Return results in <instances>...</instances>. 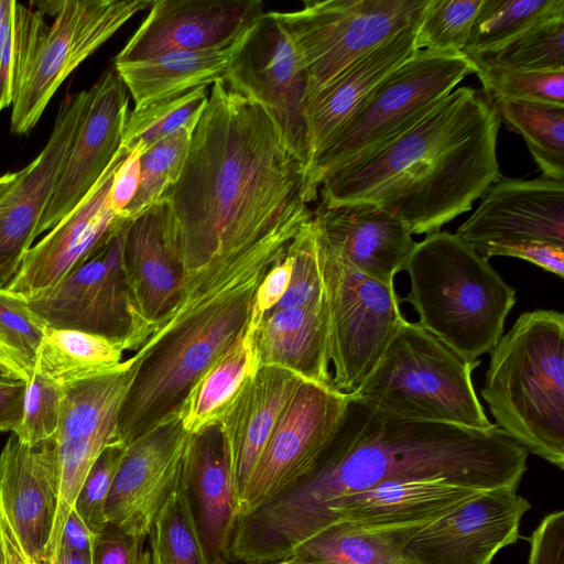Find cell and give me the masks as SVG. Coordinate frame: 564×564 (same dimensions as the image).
<instances>
[{
    "instance_id": "9f6ffc18",
    "label": "cell",
    "mask_w": 564,
    "mask_h": 564,
    "mask_svg": "<svg viewBox=\"0 0 564 564\" xmlns=\"http://www.w3.org/2000/svg\"><path fill=\"white\" fill-rule=\"evenodd\" d=\"M48 564H93L91 554L59 550L53 562Z\"/></svg>"
},
{
    "instance_id": "2e32d148",
    "label": "cell",
    "mask_w": 564,
    "mask_h": 564,
    "mask_svg": "<svg viewBox=\"0 0 564 564\" xmlns=\"http://www.w3.org/2000/svg\"><path fill=\"white\" fill-rule=\"evenodd\" d=\"M531 503L518 487L481 491L408 541L412 564H491L495 555L520 539V525Z\"/></svg>"
},
{
    "instance_id": "d6a6232c",
    "label": "cell",
    "mask_w": 564,
    "mask_h": 564,
    "mask_svg": "<svg viewBox=\"0 0 564 564\" xmlns=\"http://www.w3.org/2000/svg\"><path fill=\"white\" fill-rule=\"evenodd\" d=\"M259 365L252 333L246 334L217 359L186 397L178 416L188 434L216 424L236 400Z\"/></svg>"
},
{
    "instance_id": "f907efd6",
    "label": "cell",
    "mask_w": 564,
    "mask_h": 564,
    "mask_svg": "<svg viewBox=\"0 0 564 564\" xmlns=\"http://www.w3.org/2000/svg\"><path fill=\"white\" fill-rule=\"evenodd\" d=\"M497 256L519 258L558 278L564 275V247L546 242H521L495 248L488 252L487 259Z\"/></svg>"
},
{
    "instance_id": "30bf717a",
    "label": "cell",
    "mask_w": 564,
    "mask_h": 564,
    "mask_svg": "<svg viewBox=\"0 0 564 564\" xmlns=\"http://www.w3.org/2000/svg\"><path fill=\"white\" fill-rule=\"evenodd\" d=\"M426 3L306 0L296 11H272L300 56L307 78L306 101L358 58L416 22Z\"/></svg>"
},
{
    "instance_id": "5bb4252c",
    "label": "cell",
    "mask_w": 564,
    "mask_h": 564,
    "mask_svg": "<svg viewBox=\"0 0 564 564\" xmlns=\"http://www.w3.org/2000/svg\"><path fill=\"white\" fill-rule=\"evenodd\" d=\"M223 80L269 113L306 166L307 78L292 40L272 11L264 12L241 33Z\"/></svg>"
},
{
    "instance_id": "f1b7e54d",
    "label": "cell",
    "mask_w": 564,
    "mask_h": 564,
    "mask_svg": "<svg viewBox=\"0 0 564 564\" xmlns=\"http://www.w3.org/2000/svg\"><path fill=\"white\" fill-rule=\"evenodd\" d=\"M419 21L358 58L306 101L307 164L373 89L416 51Z\"/></svg>"
},
{
    "instance_id": "60d3db41",
    "label": "cell",
    "mask_w": 564,
    "mask_h": 564,
    "mask_svg": "<svg viewBox=\"0 0 564 564\" xmlns=\"http://www.w3.org/2000/svg\"><path fill=\"white\" fill-rule=\"evenodd\" d=\"M197 123L188 124L162 139L140 160V183L135 196L123 216L133 218L156 202L178 180Z\"/></svg>"
},
{
    "instance_id": "5b68a950",
    "label": "cell",
    "mask_w": 564,
    "mask_h": 564,
    "mask_svg": "<svg viewBox=\"0 0 564 564\" xmlns=\"http://www.w3.org/2000/svg\"><path fill=\"white\" fill-rule=\"evenodd\" d=\"M495 425L528 453L564 468V315L521 314L490 350L480 390Z\"/></svg>"
},
{
    "instance_id": "d590c367",
    "label": "cell",
    "mask_w": 564,
    "mask_h": 564,
    "mask_svg": "<svg viewBox=\"0 0 564 564\" xmlns=\"http://www.w3.org/2000/svg\"><path fill=\"white\" fill-rule=\"evenodd\" d=\"M555 17H564V0H484L463 53L486 55Z\"/></svg>"
},
{
    "instance_id": "f5cc1de1",
    "label": "cell",
    "mask_w": 564,
    "mask_h": 564,
    "mask_svg": "<svg viewBox=\"0 0 564 564\" xmlns=\"http://www.w3.org/2000/svg\"><path fill=\"white\" fill-rule=\"evenodd\" d=\"M25 384V381L0 383V433H12L20 424Z\"/></svg>"
},
{
    "instance_id": "4316f807",
    "label": "cell",
    "mask_w": 564,
    "mask_h": 564,
    "mask_svg": "<svg viewBox=\"0 0 564 564\" xmlns=\"http://www.w3.org/2000/svg\"><path fill=\"white\" fill-rule=\"evenodd\" d=\"M479 492L443 479L389 481L336 501L321 530L339 521L369 528L427 524Z\"/></svg>"
},
{
    "instance_id": "ac0fdd59",
    "label": "cell",
    "mask_w": 564,
    "mask_h": 564,
    "mask_svg": "<svg viewBox=\"0 0 564 564\" xmlns=\"http://www.w3.org/2000/svg\"><path fill=\"white\" fill-rule=\"evenodd\" d=\"M189 434L175 414L126 445L107 502L108 524L147 539L182 480Z\"/></svg>"
},
{
    "instance_id": "8fae6325",
    "label": "cell",
    "mask_w": 564,
    "mask_h": 564,
    "mask_svg": "<svg viewBox=\"0 0 564 564\" xmlns=\"http://www.w3.org/2000/svg\"><path fill=\"white\" fill-rule=\"evenodd\" d=\"M153 0H64L43 10L55 14L41 33L14 96L11 132L29 133L66 77ZM42 6L41 3H39Z\"/></svg>"
},
{
    "instance_id": "d4e9b609",
    "label": "cell",
    "mask_w": 564,
    "mask_h": 564,
    "mask_svg": "<svg viewBox=\"0 0 564 564\" xmlns=\"http://www.w3.org/2000/svg\"><path fill=\"white\" fill-rule=\"evenodd\" d=\"M313 221L341 258L386 283L394 282L416 243L397 216L372 204H318Z\"/></svg>"
},
{
    "instance_id": "3957f363",
    "label": "cell",
    "mask_w": 564,
    "mask_h": 564,
    "mask_svg": "<svg viewBox=\"0 0 564 564\" xmlns=\"http://www.w3.org/2000/svg\"><path fill=\"white\" fill-rule=\"evenodd\" d=\"M500 124L497 106L481 89L455 88L368 161L325 178L319 204H372L412 235L438 231L501 176Z\"/></svg>"
},
{
    "instance_id": "bcb514c9",
    "label": "cell",
    "mask_w": 564,
    "mask_h": 564,
    "mask_svg": "<svg viewBox=\"0 0 564 564\" xmlns=\"http://www.w3.org/2000/svg\"><path fill=\"white\" fill-rule=\"evenodd\" d=\"M124 448L123 444L117 443L101 452L89 469L75 500L74 509L96 535L108 524L106 502Z\"/></svg>"
},
{
    "instance_id": "f6af8a7d",
    "label": "cell",
    "mask_w": 564,
    "mask_h": 564,
    "mask_svg": "<svg viewBox=\"0 0 564 564\" xmlns=\"http://www.w3.org/2000/svg\"><path fill=\"white\" fill-rule=\"evenodd\" d=\"M63 387L34 370L26 381L22 417L12 432L19 441L34 445L56 436Z\"/></svg>"
},
{
    "instance_id": "1f68e13d",
    "label": "cell",
    "mask_w": 564,
    "mask_h": 564,
    "mask_svg": "<svg viewBox=\"0 0 564 564\" xmlns=\"http://www.w3.org/2000/svg\"><path fill=\"white\" fill-rule=\"evenodd\" d=\"M424 525L369 528L339 521L314 533L273 563L412 564L404 547Z\"/></svg>"
},
{
    "instance_id": "ee69618b",
    "label": "cell",
    "mask_w": 564,
    "mask_h": 564,
    "mask_svg": "<svg viewBox=\"0 0 564 564\" xmlns=\"http://www.w3.org/2000/svg\"><path fill=\"white\" fill-rule=\"evenodd\" d=\"M494 101L532 100L564 106V70L477 72Z\"/></svg>"
},
{
    "instance_id": "9a60e30c",
    "label": "cell",
    "mask_w": 564,
    "mask_h": 564,
    "mask_svg": "<svg viewBox=\"0 0 564 564\" xmlns=\"http://www.w3.org/2000/svg\"><path fill=\"white\" fill-rule=\"evenodd\" d=\"M350 397L303 380L284 406L239 501V517L292 487L337 433Z\"/></svg>"
},
{
    "instance_id": "7402d4cb",
    "label": "cell",
    "mask_w": 564,
    "mask_h": 564,
    "mask_svg": "<svg viewBox=\"0 0 564 564\" xmlns=\"http://www.w3.org/2000/svg\"><path fill=\"white\" fill-rule=\"evenodd\" d=\"M128 102V90L115 68L104 72L89 89L86 115L39 224L37 236L63 220L107 170L121 147Z\"/></svg>"
},
{
    "instance_id": "681fc988",
    "label": "cell",
    "mask_w": 564,
    "mask_h": 564,
    "mask_svg": "<svg viewBox=\"0 0 564 564\" xmlns=\"http://www.w3.org/2000/svg\"><path fill=\"white\" fill-rule=\"evenodd\" d=\"M293 270L292 256H285L275 262L264 274L257 288L249 328L254 329L264 315L271 311L285 294Z\"/></svg>"
},
{
    "instance_id": "6f0895ef",
    "label": "cell",
    "mask_w": 564,
    "mask_h": 564,
    "mask_svg": "<svg viewBox=\"0 0 564 564\" xmlns=\"http://www.w3.org/2000/svg\"><path fill=\"white\" fill-rule=\"evenodd\" d=\"M0 365L17 372L26 381L25 376L22 372V370L17 366V364L12 360V358L7 354V351L1 346H0Z\"/></svg>"
},
{
    "instance_id": "cb8c5ba5",
    "label": "cell",
    "mask_w": 564,
    "mask_h": 564,
    "mask_svg": "<svg viewBox=\"0 0 564 564\" xmlns=\"http://www.w3.org/2000/svg\"><path fill=\"white\" fill-rule=\"evenodd\" d=\"M183 485L212 564H226L239 517V494L219 423L189 434Z\"/></svg>"
},
{
    "instance_id": "7a4b0ae2",
    "label": "cell",
    "mask_w": 564,
    "mask_h": 564,
    "mask_svg": "<svg viewBox=\"0 0 564 564\" xmlns=\"http://www.w3.org/2000/svg\"><path fill=\"white\" fill-rule=\"evenodd\" d=\"M163 198L185 278L260 246L290 245L313 219L305 163L269 113L224 80L213 84Z\"/></svg>"
},
{
    "instance_id": "8d00e7d4",
    "label": "cell",
    "mask_w": 564,
    "mask_h": 564,
    "mask_svg": "<svg viewBox=\"0 0 564 564\" xmlns=\"http://www.w3.org/2000/svg\"><path fill=\"white\" fill-rule=\"evenodd\" d=\"M150 564H212L183 480L158 513L147 538Z\"/></svg>"
},
{
    "instance_id": "91938a15",
    "label": "cell",
    "mask_w": 564,
    "mask_h": 564,
    "mask_svg": "<svg viewBox=\"0 0 564 564\" xmlns=\"http://www.w3.org/2000/svg\"><path fill=\"white\" fill-rule=\"evenodd\" d=\"M19 176V172L7 173L0 176V198L8 192V189L14 184Z\"/></svg>"
},
{
    "instance_id": "db71d44e",
    "label": "cell",
    "mask_w": 564,
    "mask_h": 564,
    "mask_svg": "<svg viewBox=\"0 0 564 564\" xmlns=\"http://www.w3.org/2000/svg\"><path fill=\"white\" fill-rule=\"evenodd\" d=\"M95 536L96 534L88 529L76 510L73 509L64 524L58 551L91 554Z\"/></svg>"
},
{
    "instance_id": "f546056e",
    "label": "cell",
    "mask_w": 564,
    "mask_h": 564,
    "mask_svg": "<svg viewBox=\"0 0 564 564\" xmlns=\"http://www.w3.org/2000/svg\"><path fill=\"white\" fill-rule=\"evenodd\" d=\"M250 330L259 367L283 368L332 387L326 300L269 313Z\"/></svg>"
},
{
    "instance_id": "7c38bea8",
    "label": "cell",
    "mask_w": 564,
    "mask_h": 564,
    "mask_svg": "<svg viewBox=\"0 0 564 564\" xmlns=\"http://www.w3.org/2000/svg\"><path fill=\"white\" fill-rule=\"evenodd\" d=\"M129 221L52 292L28 301L47 327L99 335L135 351L154 333L139 310L123 264Z\"/></svg>"
},
{
    "instance_id": "d6986e66",
    "label": "cell",
    "mask_w": 564,
    "mask_h": 564,
    "mask_svg": "<svg viewBox=\"0 0 564 564\" xmlns=\"http://www.w3.org/2000/svg\"><path fill=\"white\" fill-rule=\"evenodd\" d=\"M89 89L66 95L46 145L0 198V288H7L37 237V227L82 126Z\"/></svg>"
},
{
    "instance_id": "f35d334b",
    "label": "cell",
    "mask_w": 564,
    "mask_h": 564,
    "mask_svg": "<svg viewBox=\"0 0 564 564\" xmlns=\"http://www.w3.org/2000/svg\"><path fill=\"white\" fill-rule=\"evenodd\" d=\"M45 26L41 10L9 0L0 26V110L12 106Z\"/></svg>"
},
{
    "instance_id": "83f0119b",
    "label": "cell",
    "mask_w": 564,
    "mask_h": 564,
    "mask_svg": "<svg viewBox=\"0 0 564 564\" xmlns=\"http://www.w3.org/2000/svg\"><path fill=\"white\" fill-rule=\"evenodd\" d=\"M304 379L274 366H261L218 422L226 437L239 501L279 417Z\"/></svg>"
},
{
    "instance_id": "277c9868",
    "label": "cell",
    "mask_w": 564,
    "mask_h": 564,
    "mask_svg": "<svg viewBox=\"0 0 564 564\" xmlns=\"http://www.w3.org/2000/svg\"><path fill=\"white\" fill-rule=\"evenodd\" d=\"M289 246H260L186 278L175 308L135 352L118 417L121 444L178 414L199 378L246 334L257 288Z\"/></svg>"
},
{
    "instance_id": "e0dca14e",
    "label": "cell",
    "mask_w": 564,
    "mask_h": 564,
    "mask_svg": "<svg viewBox=\"0 0 564 564\" xmlns=\"http://www.w3.org/2000/svg\"><path fill=\"white\" fill-rule=\"evenodd\" d=\"M127 154L120 147L85 198L28 250L9 291L26 301L47 295L131 219L116 214L109 199L113 174Z\"/></svg>"
},
{
    "instance_id": "6da1fadb",
    "label": "cell",
    "mask_w": 564,
    "mask_h": 564,
    "mask_svg": "<svg viewBox=\"0 0 564 564\" xmlns=\"http://www.w3.org/2000/svg\"><path fill=\"white\" fill-rule=\"evenodd\" d=\"M529 453L488 429L405 419L350 397L312 470L238 517L228 562L268 564L318 532L339 499L389 481L443 479L481 491L519 487Z\"/></svg>"
},
{
    "instance_id": "74e56055",
    "label": "cell",
    "mask_w": 564,
    "mask_h": 564,
    "mask_svg": "<svg viewBox=\"0 0 564 564\" xmlns=\"http://www.w3.org/2000/svg\"><path fill=\"white\" fill-rule=\"evenodd\" d=\"M471 59L477 72L564 70V17L547 19L500 48Z\"/></svg>"
},
{
    "instance_id": "11a10c76",
    "label": "cell",
    "mask_w": 564,
    "mask_h": 564,
    "mask_svg": "<svg viewBox=\"0 0 564 564\" xmlns=\"http://www.w3.org/2000/svg\"><path fill=\"white\" fill-rule=\"evenodd\" d=\"M0 564H34L21 547L0 505Z\"/></svg>"
},
{
    "instance_id": "9c48e42d",
    "label": "cell",
    "mask_w": 564,
    "mask_h": 564,
    "mask_svg": "<svg viewBox=\"0 0 564 564\" xmlns=\"http://www.w3.org/2000/svg\"><path fill=\"white\" fill-rule=\"evenodd\" d=\"M314 226L328 315L332 388L352 397L405 321L401 299L394 282L386 283L358 271Z\"/></svg>"
},
{
    "instance_id": "ffe728a7",
    "label": "cell",
    "mask_w": 564,
    "mask_h": 564,
    "mask_svg": "<svg viewBox=\"0 0 564 564\" xmlns=\"http://www.w3.org/2000/svg\"><path fill=\"white\" fill-rule=\"evenodd\" d=\"M481 197L456 235L485 259L495 248L521 242L564 247V181L500 176Z\"/></svg>"
},
{
    "instance_id": "44dd1931",
    "label": "cell",
    "mask_w": 564,
    "mask_h": 564,
    "mask_svg": "<svg viewBox=\"0 0 564 564\" xmlns=\"http://www.w3.org/2000/svg\"><path fill=\"white\" fill-rule=\"evenodd\" d=\"M263 13L261 0H154L115 64L230 44Z\"/></svg>"
},
{
    "instance_id": "7bdbcfd3",
    "label": "cell",
    "mask_w": 564,
    "mask_h": 564,
    "mask_svg": "<svg viewBox=\"0 0 564 564\" xmlns=\"http://www.w3.org/2000/svg\"><path fill=\"white\" fill-rule=\"evenodd\" d=\"M46 324L19 294L0 288V346L22 370L32 377Z\"/></svg>"
},
{
    "instance_id": "680465c9",
    "label": "cell",
    "mask_w": 564,
    "mask_h": 564,
    "mask_svg": "<svg viewBox=\"0 0 564 564\" xmlns=\"http://www.w3.org/2000/svg\"><path fill=\"white\" fill-rule=\"evenodd\" d=\"M25 381L20 375L0 365V383ZM26 382V381H25Z\"/></svg>"
},
{
    "instance_id": "484cf974",
    "label": "cell",
    "mask_w": 564,
    "mask_h": 564,
    "mask_svg": "<svg viewBox=\"0 0 564 564\" xmlns=\"http://www.w3.org/2000/svg\"><path fill=\"white\" fill-rule=\"evenodd\" d=\"M123 264L139 310L155 332L177 305L186 281L165 198L130 219Z\"/></svg>"
},
{
    "instance_id": "e575fe53",
    "label": "cell",
    "mask_w": 564,
    "mask_h": 564,
    "mask_svg": "<svg viewBox=\"0 0 564 564\" xmlns=\"http://www.w3.org/2000/svg\"><path fill=\"white\" fill-rule=\"evenodd\" d=\"M495 105L500 121L522 137L543 176L564 181V106L532 100Z\"/></svg>"
},
{
    "instance_id": "4fadbf2b",
    "label": "cell",
    "mask_w": 564,
    "mask_h": 564,
    "mask_svg": "<svg viewBox=\"0 0 564 564\" xmlns=\"http://www.w3.org/2000/svg\"><path fill=\"white\" fill-rule=\"evenodd\" d=\"M137 366L134 354L110 372L63 386L55 436L59 498L44 564L53 562L57 555L64 524L89 469L106 447L120 443L119 412Z\"/></svg>"
},
{
    "instance_id": "52a82bcc",
    "label": "cell",
    "mask_w": 564,
    "mask_h": 564,
    "mask_svg": "<svg viewBox=\"0 0 564 564\" xmlns=\"http://www.w3.org/2000/svg\"><path fill=\"white\" fill-rule=\"evenodd\" d=\"M477 70L463 52L415 51L310 160L306 176L313 202L325 178L368 161Z\"/></svg>"
},
{
    "instance_id": "ba28073f",
    "label": "cell",
    "mask_w": 564,
    "mask_h": 564,
    "mask_svg": "<svg viewBox=\"0 0 564 564\" xmlns=\"http://www.w3.org/2000/svg\"><path fill=\"white\" fill-rule=\"evenodd\" d=\"M468 362L424 329L404 321L376 368L356 392L383 411L416 421L488 429Z\"/></svg>"
},
{
    "instance_id": "4dcf8cb0",
    "label": "cell",
    "mask_w": 564,
    "mask_h": 564,
    "mask_svg": "<svg viewBox=\"0 0 564 564\" xmlns=\"http://www.w3.org/2000/svg\"><path fill=\"white\" fill-rule=\"evenodd\" d=\"M238 39L218 47L172 52L144 61L119 63L113 68L133 100V110H139L223 80Z\"/></svg>"
},
{
    "instance_id": "b9f144b4",
    "label": "cell",
    "mask_w": 564,
    "mask_h": 564,
    "mask_svg": "<svg viewBox=\"0 0 564 564\" xmlns=\"http://www.w3.org/2000/svg\"><path fill=\"white\" fill-rule=\"evenodd\" d=\"M484 0H427L417 23L416 51L463 52Z\"/></svg>"
},
{
    "instance_id": "603a6c76",
    "label": "cell",
    "mask_w": 564,
    "mask_h": 564,
    "mask_svg": "<svg viewBox=\"0 0 564 564\" xmlns=\"http://www.w3.org/2000/svg\"><path fill=\"white\" fill-rule=\"evenodd\" d=\"M55 437L28 445L11 433L0 453V505L21 547L44 564L59 498Z\"/></svg>"
},
{
    "instance_id": "ab89813d",
    "label": "cell",
    "mask_w": 564,
    "mask_h": 564,
    "mask_svg": "<svg viewBox=\"0 0 564 564\" xmlns=\"http://www.w3.org/2000/svg\"><path fill=\"white\" fill-rule=\"evenodd\" d=\"M208 96L207 86H200L181 96L129 111L121 147L128 152L139 148L145 153L162 139L197 123L207 106Z\"/></svg>"
},
{
    "instance_id": "c3c4849f",
    "label": "cell",
    "mask_w": 564,
    "mask_h": 564,
    "mask_svg": "<svg viewBox=\"0 0 564 564\" xmlns=\"http://www.w3.org/2000/svg\"><path fill=\"white\" fill-rule=\"evenodd\" d=\"M529 542L528 564H564V511L544 516Z\"/></svg>"
},
{
    "instance_id": "7dc6e473",
    "label": "cell",
    "mask_w": 564,
    "mask_h": 564,
    "mask_svg": "<svg viewBox=\"0 0 564 564\" xmlns=\"http://www.w3.org/2000/svg\"><path fill=\"white\" fill-rule=\"evenodd\" d=\"M91 557L93 564H150L147 539L112 524L95 536Z\"/></svg>"
},
{
    "instance_id": "6125c7cd",
    "label": "cell",
    "mask_w": 564,
    "mask_h": 564,
    "mask_svg": "<svg viewBox=\"0 0 564 564\" xmlns=\"http://www.w3.org/2000/svg\"><path fill=\"white\" fill-rule=\"evenodd\" d=\"M226 564H235V563H226ZM268 564H279V563H268Z\"/></svg>"
},
{
    "instance_id": "816d5d0a",
    "label": "cell",
    "mask_w": 564,
    "mask_h": 564,
    "mask_svg": "<svg viewBox=\"0 0 564 564\" xmlns=\"http://www.w3.org/2000/svg\"><path fill=\"white\" fill-rule=\"evenodd\" d=\"M142 154L139 148H133L128 152L113 174L109 199L112 210L120 216H123L138 191Z\"/></svg>"
},
{
    "instance_id": "8992f818",
    "label": "cell",
    "mask_w": 564,
    "mask_h": 564,
    "mask_svg": "<svg viewBox=\"0 0 564 564\" xmlns=\"http://www.w3.org/2000/svg\"><path fill=\"white\" fill-rule=\"evenodd\" d=\"M403 271L410 291L401 302L424 329L468 362L490 352L517 297L488 259L458 235L438 230L415 243Z\"/></svg>"
},
{
    "instance_id": "836d02e7",
    "label": "cell",
    "mask_w": 564,
    "mask_h": 564,
    "mask_svg": "<svg viewBox=\"0 0 564 564\" xmlns=\"http://www.w3.org/2000/svg\"><path fill=\"white\" fill-rule=\"evenodd\" d=\"M124 351L122 344L99 335L47 327L34 370L63 387L119 368Z\"/></svg>"
},
{
    "instance_id": "94428289",
    "label": "cell",
    "mask_w": 564,
    "mask_h": 564,
    "mask_svg": "<svg viewBox=\"0 0 564 564\" xmlns=\"http://www.w3.org/2000/svg\"><path fill=\"white\" fill-rule=\"evenodd\" d=\"M8 3H9V0H0V26H1V22H2V18H3V14H4V11L8 7Z\"/></svg>"
}]
</instances>
